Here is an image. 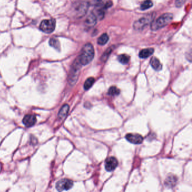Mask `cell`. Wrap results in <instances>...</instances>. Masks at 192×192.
<instances>
[{
  "label": "cell",
  "mask_w": 192,
  "mask_h": 192,
  "mask_svg": "<svg viewBox=\"0 0 192 192\" xmlns=\"http://www.w3.org/2000/svg\"><path fill=\"white\" fill-rule=\"evenodd\" d=\"M95 51L92 44L87 43L83 47L78 58L81 65H86L91 62L94 58Z\"/></svg>",
  "instance_id": "6da1fadb"
},
{
  "label": "cell",
  "mask_w": 192,
  "mask_h": 192,
  "mask_svg": "<svg viewBox=\"0 0 192 192\" xmlns=\"http://www.w3.org/2000/svg\"><path fill=\"white\" fill-rule=\"evenodd\" d=\"M96 22H97L96 16L94 13L93 14L91 13L85 20V25L88 28H91L96 24Z\"/></svg>",
  "instance_id": "8fae6325"
},
{
  "label": "cell",
  "mask_w": 192,
  "mask_h": 192,
  "mask_svg": "<svg viewBox=\"0 0 192 192\" xmlns=\"http://www.w3.org/2000/svg\"><path fill=\"white\" fill-rule=\"evenodd\" d=\"M154 51V50L153 48H147V49H142L139 53V57L142 59L148 58L153 54Z\"/></svg>",
  "instance_id": "7c38bea8"
},
{
  "label": "cell",
  "mask_w": 192,
  "mask_h": 192,
  "mask_svg": "<svg viewBox=\"0 0 192 192\" xmlns=\"http://www.w3.org/2000/svg\"><path fill=\"white\" fill-rule=\"evenodd\" d=\"M69 107L68 104L64 105L58 113V117L60 119H64L68 113Z\"/></svg>",
  "instance_id": "5bb4252c"
},
{
  "label": "cell",
  "mask_w": 192,
  "mask_h": 192,
  "mask_svg": "<svg viewBox=\"0 0 192 192\" xmlns=\"http://www.w3.org/2000/svg\"><path fill=\"white\" fill-rule=\"evenodd\" d=\"M153 6V2L152 0H145L142 4H141L140 9L142 10H146L149 8H152Z\"/></svg>",
  "instance_id": "e0dca14e"
},
{
  "label": "cell",
  "mask_w": 192,
  "mask_h": 192,
  "mask_svg": "<svg viewBox=\"0 0 192 192\" xmlns=\"http://www.w3.org/2000/svg\"><path fill=\"white\" fill-rule=\"evenodd\" d=\"M118 59L121 64H126L130 60V57L126 54H122L120 55L118 57Z\"/></svg>",
  "instance_id": "ac0fdd59"
},
{
  "label": "cell",
  "mask_w": 192,
  "mask_h": 192,
  "mask_svg": "<svg viewBox=\"0 0 192 192\" xmlns=\"http://www.w3.org/2000/svg\"><path fill=\"white\" fill-rule=\"evenodd\" d=\"M95 82V79L93 77H90L85 81L84 84V88L86 90H87L89 88H91L93 84Z\"/></svg>",
  "instance_id": "ffe728a7"
},
{
  "label": "cell",
  "mask_w": 192,
  "mask_h": 192,
  "mask_svg": "<svg viewBox=\"0 0 192 192\" xmlns=\"http://www.w3.org/2000/svg\"><path fill=\"white\" fill-rule=\"evenodd\" d=\"M126 139L127 141L134 144H140L143 141L142 136L137 134H128L126 136Z\"/></svg>",
  "instance_id": "ba28073f"
},
{
  "label": "cell",
  "mask_w": 192,
  "mask_h": 192,
  "mask_svg": "<svg viewBox=\"0 0 192 192\" xmlns=\"http://www.w3.org/2000/svg\"><path fill=\"white\" fill-rule=\"evenodd\" d=\"M37 121L36 116L32 115H25L23 118V123L26 127H30L33 126Z\"/></svg>",
  "instance_id": "30bf717a"
},
{
  "label": "cell",
  "mask_w": 192,
  "mask_h": 192,
  "mask_svg": "<svg viewBox=\"0 0 192 192\" xmlns=\"http://www.w3.org/2000/svg\"><path fill=\"white\" fill-rule=\"evenodd\" d=\"M173 15L170 13H165L160 16L157 19L152 23L151 29L153 31H157L167 26L172 21Z\"/></svg>",
  "instance_id": "7a4b0ae2"
},
{
  "label": "cell",
  "mask_w": 192,
  "mask_h": 192,
  "mask_svg": "<svg viewBox=\"0 0 192 192\" xmlns=\"http://www.w3.org/2000/svg\"><path fill=\"white\" fill-rule=\"evenodd\" d=\"M113 51V49H112V47H111L109 48H108L107 50L105 51V52L104 53L103 55L101 57V60L105 61L106 60H107L108 57L109 56V55L111 54V51Z\"/></svg>",
  "instance_id": "7402d4cb"
},
{
  "label": "cell",
  "mask_w": 192,
  "mask_h": 192,
  "mask_svg": "<svg viewBox=\"0 0 192 192\" xmlns=\"http://www.w3.org/2000/svg\"><path fill=\"white\" fill-rule=\"evenodd\" d=\"M109 41V36L107 33H103L101 35L99 39H98V43L100 45H105L108 41Z\"/></svg>",
  "instance_id": "2e32d148"
},
{
  "label": "cell",
  "mask_w": 192,
  "mask_h": 192,
  "mask_svg": "<svg viewBox=\"0 0 192 192\" xmlns=\"http://www.w3.org/2000/svg\"><path fill=\"white\" fill-rule=\"evenodd\" d=\"M149 22V19H148L147 17H144L140 18L137 20L134 25V28L136 30H142Z\"/></svg>",
  "instance_id": "9c48e42d"
},
{
  "label": "cell",
  "mask_w": 192,
  "mask_h": 192,
  "mask_svg": "<svg viewBox=\"0 0 192 192\" xmlns=\"http://www.w3.org/2000/svg\"><path fill=\"white\" fill-rule=\"evenodd\" d=\"M177 178L175 176L170 175L167 177L166 181V184L169 187H173L177 183Z\"/></svg>",
  "instance_id": "9a60e30c"
},
{
  "label": "cell",
  "mask_w": 192,
  "mask_h": 192,
  "mask_svg": "<svg viewBox=\"0 0 192 192\" xmlns=\"http://www.w3.org/2000/svg\"><path fill=\"white\" fill-rule=\"evenodd\" d=\"M73 182L68 179H63L59 181L56 185V188L58 191L62 192L64 190H68L73 187Z\"/></svg>",
  "instance_id": "5b68a950"
},
{
  "label": "cell",
  "mask_w": 192,
  "mask_h": 192,
  "mask_svg": "<svg viewBox=\"0 0 192 192\" xmlns=\"http://www.w3.org/2000/svg\"><path fill=\"white\" fill-rule=\"evenodd\" d=\"M81 64L78 61V59H77V60L73 63L72 69L70 72V75H69V80L70 81V82L74 83L76 82V81L77 80L78 74L79 73V70L80 69V65Z\"/></svg>",
  "instance_id": "8992f818"
},
{
  "label": "cell",
  "mask_w": 192,
  "mask_h": 192,
  "mask_svg": "<svg viewBox=\"0 0 192 192\" xmlns=\"http://www.w3.org/2000/svg\"><path fill=\"white\" fill-rule=\"evenodd\" d=\"M49 45L57 50H60V43L58 39L51 38L49 41Z\"/></svg>",
  "instance_id": "d6986e66"
},
{
  "label": "cell",
  "mask_w": 192,
  "mask_h": 192,
  "mask_svg": "<svg viewBox=\"0 0 192 192\" xmlns=\"http://www.w3.org/2000/svg\"><path fill=\"white\" fill-rule=\"evenodd\" d=\"M118 161L115 158L113 157L108 158L105 162V167L108 171H112L118 166Z\"/></svg>",
  "instance_id": "52a82bcc"
},
{
  "label": "cell",
  "mask_w": 192,
  "mask_h": 192,
  "mask_svg": "<svg viewBox=\"0 0 192 192\" xmlns=\"http://www.w3.org/2000/svg\"><path fill=\"white\" fill-rule=\"evenodd\" d=\"M56 27V20L54 19L43 20L40 24L39 28L41 31L47 33H52L55 30Z\"/></svg>",
  "instance_id": "3957f363"
},
{
  "label": "cell",
  "mask_w": 192,
  "mask_h": 192,
  "mask_svg": "<svg viewBox=\"0 0 192 192\" xmlns=\"http://www.w3.org/2000/svg\"><path fill=\"white\" fill-rule=\"evenodd\" d=\"M187 0H177L176 1V6L177 8H180L182 6Z\"/></svg>",
  "instance_id": "603a6c76"
},
{
  "label": "cell",
  "mask_w": 192,
  "mask_h": 192,
  "mask_svg": "<svg viewBox=\"0 0 192 192\" xmlns=\"http://www.w3.org/2000/svg\"><path fill=\"white\" fill-rule=\"evenodd\" d=\"M89 5L87 1L82 0L77 2L74 6V12L78 17H82L87 12Z\"/></svg>",
  "instance_id": "277c9868"
},
{
  "label": "cell",
  "mask_w": 192,
  "mask_h": 192,
  "mask_svg": "<svg viewBox=\"0 0 192 192\" xmlns=\"http://www.w3.org/2000/svg\"><path fill=\"white\" fill-rule=\"evenodd\" d=\"M120 93V90L117 87H116L115 86H111V87L109 91H108V94L109 95H111V96H116L119 95Z\"/></svg>",
  "instance_id": "44dd1931"
},
{
  "label": "cell",
  "mask_w": 192,
  "mask_h": 192,
  "mask_svg": "<svg viewBox=\"0 0 192 192\" xmlns=\"http://www.w3.org/2000/svg\"><path fill=\"white\" fill-rule=\"evenodd\" d=\"M150 65L152 67V68L154 70L159 71L160 70H161L162 66L161 64V63L159 62V60L156 57H153L150 60Z\"/></svg>",
  "instance_id": "4fadbf2b"
}]
</instances>
